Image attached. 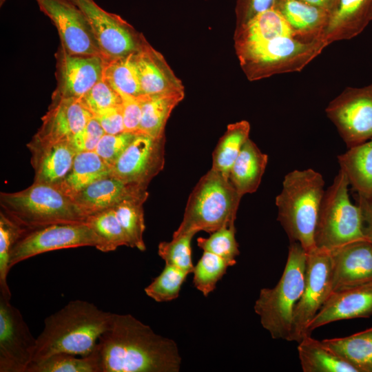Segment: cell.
<instances>
[{"mask_svg":"<svg viewBox=\"0 0 372 372\" xmlns=\"http://www.w3.org/2000/svg\"><path fill=\"white\" fill-rule=\"evenodd\" d=\"M6 0H0L1 6L5 2Z\"/></svg>","mask_w":372,"mask_h":372,"instance_id":"50","label":"cell"},{"mask_svg":"<svg viewBox=\"0 0 372 372\" xmlns=\"http://www.w3.org/2000/svg\"><path fill=\"white\" fill-rule=\"evenodd\" d=\"M80 100L92 115L102 110L121 104L119 93L103 79L95 84Z\"/></svg>","mask_w":372,"mask_h":372,"instance_id":"42","label":"cell"},{"mask_svg":"<svg viewBox=\"0 0 372 372\" xmlns=\"http://www.w3.org/2000/svg\"><path fill=\"white\" fill-rule=\"evenodd\" d=\"M188 273L165 264L161 273L145 288L147 296L156 302H168L177 298Z\"/></svg>","mask_w":372,"mask_h":372,"instance_id":"38","label":"cell"},{"mask_svg":"<svg viewBox=\"0 0 372 372\" xmlns=\"http://www.w3.org/2000/svg\"><path fill=\"white\" fill-rule=\"evenodd\" d=\"M92 117L80 99L52 97L42 124L34 136L48 141L71 142Z\"/></svg>","mask_w":372,"mask_h":372,"instance_id":"16","label":"cell"},{"mask_svg":"<svg viewBox=\"0 0 372 372\" xmlns=\"http://www.w3.org/2000/svg\"><path fill=\"white\" fill-rule=\"evenodd\" d=\"M165 136L153 137L137 132L111 166V175L123 182L147 189L150 181L163 169Z\"/></svg>","mask_w":372,"mask_h":372,"instance_id":"11","label":"cell"},{"mask_svg":"<svg viewBox=\"0 0 372 372\" xmlns=\"http://www.w3.org/2000/svg\"><path fill=\"white\" fill-rule=\"evenodd\" d=\"M184 95V91H178L139 96L141 118L138 132L153 137L165 136L167 121Z\"/></svg>","mask_w":372,"mask_h":372,"instance_id":"23","label":"cell"},{"mask_svg":"<svg viewBox=\"0 0 372 372\" xmlns=\"http://www.w3.org/2000/svg\"><path fill=\"white\" fill-rule=\"evenodd\" d=\"M134 55L105 61L103 79L118 92L138 97L143 94Z\"/></svg>","mask_w":372,"mask_h":372,"instance_id":"32","label":"cell"},{"mask_svg":"<svg viewBox=\"0 0 372 372\" xmlns=\"http://www.w3.org/2000/svg\"><path fill=\"white\" fill-rule=\"evenodd\" d=\"M332 260L329 251L316 247L307 253L304 287L294 309L289 342L309 335L307 328L332 292Z\"/></svg>","mask_w":372,"mask_h":372,"instance_id":"9","label":"cell"},{"mask_svg":"<svg viewBox=\"0 0 372 372\" xmlns=\"http://www.w3.org/2000/svg\"><path fill=\"white\" fill-rule=\"evenodd\" d=\"M322 176L312 169L287 174L276 197L278 220L290 242H299L307 253L316 248L314 235L324 194Z\"/></svg>","mask_w":372,"mask_h":372,"instance_id":"3","label":"cell"},{"mask_svg":"<svg viewBox=\"0 0 372 372\" xmlns=\"http://www.w3.org/2000/svg\"><path fill=\"white\" fill-rule=\"evenodd\" d=\"M275 0H238L237 13L245 21L273 6Z\"/></svg>","mask_w":372,"mask_h":372,"instance_id":"47","label":"cell"},{"mask_svg":"<svg viewBox=\"0 0 372 372\" xmlns=\"http://www.w3.org/2000/svg\"><path fill=\"white\" fill-rule=\"evenodd\" d=\"M105 134L99 123L92 117L85 126L74 136L71 143L77 152L94 151Z\"/></svg>","mask_w":372,"mask_h":372,"instance_id":"44","label":"cell"},{"mask_svg":"<svg viewBox=\"0 0 372 372\" xmlns=\"http://www.w3.org/2000/svg\"><path fill=\"white\" fill-rule=\"evenodd\" d=\"M34 172V183L57 187L70 172L77 152L68 141H48L33 136L27 144Z\"/></svg>","mask_w":372,"mask_h":372,"instance_id":"17","label":"cell"},{"mask_svg":"<svg viewBox=\"0 0 372 372\" xmlns=\"http://www.w3.org/2000/svg\"><path fill=\"white\" fill-rule=\"evenodd\" d=\"M234 265V262L219 256L204 251L194 267V287L204 296H208L215 289L217 282L225 274L227 268Z\"/></svg>","mask_w":372,"mask_h":372,"instance_id":"36","label":"cell"},{"mask_svg":"<svg viewBox=\"0 0 372 372\" xmlns=\"http://www.w3.org/2000/svg\"><path fill=\"white\" fill-rule=\"evenodd\" d=\"M306 262V251L299 242H291L279 281L272 288L261 289L256 300L254 311L273 339L289 340L294 309L304 287Z\"/></svg>","mask_w":372,"mask_h":372,"instance_id":"5","label":"cell"},{"mask_svg":"<svg viewBox=\"0 0 372 372\" xmlns=\"http://www.w3.org/2000/svg\"><path fill=\"white\" fill-rule=\"evenodd\" d=\"M25 228L18 224L5 212L0 211V294L10 299L11 292L8 276L11 269L10 256L15 243Z\"/></svg>","mask_w":372,"mask_h":372,"instance_id":"35","label":"cell"},{"mask_svg":"<svg viewBox=\"0 0 372 372\" xmlns=\"http://www.w3.org/2000/svg\"><path fill=\"white\" fill-rule=\"evenodd\" d=\"M333 291L372 281V243L355 241L330 251Z\"/></svg>","mask_w":372,"mask_h":372,"instance_id":"18","label":"cell"},{"mask_svg":"<svg viewBox=\"0 0 372 372\" xmlns=\"http://www.w3.org/2000/svg\"><path fill=\"white\" fill-rule=\"evenodd\" d=\"M298 344V358L304 372H357L322 340L311 335L304 336Z\"/></svg>","mask_w":372,"mask_h":372,"instance_id":"26","label":"cell"},{"mask_svg":"<svg viewBox=\"0 0 372 372\" xmlns=\"http://www.w3.org/2000/svg\"><path fill=\"white\" fill-rule=\"evenodd\" d=\"M1 210L26 229L87 220L74 201L59 188L34 183L16 192L0 193Z\"/></svg>","mask_w":372,"mask_h":372,"instance_id":"6","label":"cell"},{"mask_svg":"<svg viewBox=\"0 0 372 372\" xmlns=\"http://www.w3.org/2000/svg\"><path fill=\"white\" fill-rule=\"evenodd\" d=\"M372 18V0H339L329 18V28L348 25L360 28Z\"/></svg>","mask_w":372,"mask_h":372,"instance_id":"39","label":"cell"},{"mask_svg":"<svg viewBox=\"0 0 372 372\" xmlns=\"http://www.w3.org/2000/svg\"><path fill=\"white\" fill-rule=\"evenodd\" d=\"M93 117L99 123L105 134H116L125 132L121 104L102 110Z\"/></svg>","mask_w":372,"mask_h":372,"instance_id":"46","label":"cell"},{"mask_svg":"<svg viewBox=\"0 0 372 372\" xmlns=\"http://www.w3.org/2000/svg\"><path fill=\"white\" fill-rule=\"evenodd\" d=\"M110 175V167L95 151L77 152L70 172L56 187L71 198L89 185Z\"/></svg>","mask_w":372,"mask_h":372,"instance_id":"24","label":"cell"},{"mask_svg":"<svg viewBox=\"0 0 372 372\" xmlns=\"http://www.w3.org/2000/svg\"><path fill=\"white\" fill-rule=\"evenodd\" d=\"M322 341L357 372H372V327L346 337Z\"/></svg>","mask_w":372,"mask_h":372,"instance_id":"27","label":"cell"},{"mask_svg":"<svg viewBox=\"0 0 372 372\" xmlns=\"http://www.w3.org/2000/svg\"><path fill=\"white\" fill-rule=\"evenodd\" d=\"M331 113L349 148L366 141L372 137V87L342 101Z\"/></svg>","mask_w":372,"mask_h":372,"instance_id":"19","label":"cell"},{"mask_svg":"<svg viewBox=\"0 0 372 372\" xmlns=\"http://www.w3.org/2000/svg\"><path fill=\"white\" fill-rule=\"evenodd\" d=\"M356 204L361 211L363 234L366 240L372 243V197L357 194Z\"/></svg>","mask_w":372,"mask_h":372,"instance_id":"48","label":"cell"},{"mask_svg":"<svg viewBox=\"0 0 372 372\" xmlns=\"http://www.w3.org/2000/svg\"><path fill=\"white\" fill-rule=\"evenodd\" d=\"M195 234L188 233L172 237L169 242H161L158 254L165 264L172 265L188 273L193 272L192 240Z\"/></svg>","mask_w":372,"mask_h":372,"instance_id":"40","label":"cell"},{"mask_svg":"<svg viewBox=\"0 0 372 372\" xmlns=\"http://www.w3.org/2000/svg\"><path fill=\"white\" fill-rule=\"evenodd\" d=\"M10 300L0 294V372H27L37 338Z\"/></svg>","mask_w":372,"mask_h":372,"instance_id":"12","label":"cell"},{"mask_svg":"<svg viewBox=\"0 0 372 372\" xmlns=\"http://www.w3.org/2000/svg\"><path fill=\"white\" fill-rule=\"evenodd\" d=\"M372 315V281L332 291L309 323L307 332L343 320L366 318Z\"/></svg>","mask_w":372,"mask_h":372,"instance_id":"15","label":"cell"},{"mask_svg":"<svg viewBox=\"0 0 372 372\" xmlns=\"http://www.w3.org/2000/svg\"><path fill=\"white\" fill-rule=\"evenodd\" d=\"M197 243L204 251L214 254L236 263V257L240 251L236 239L235 224L216 230L208 238H198Z\"/></svg>","mask_w":372,"mask_h":372,"instance_id":"41","label":"cell"},{"mask_svg":"<svg viewBox=\"0 0 372 372\" xmlns=\"http://www.w3.org/2000/svg\"><path fill=\"white\" fill-rule=\"evenodd\" d=\"M105 244V252L120 246L130 247L125 232L117 219L113 207L89 216L85 221Z\"/></svg>","mask_w":372,"mask_h":372,"instance_id":"37","label":"cell"},{"mask_svg":"<svg viewBox=\"0 0 372 372\" xmlns=\"http://www.w3.org/2000/svg\"><path fill=\"white\" fill-rule=\"evenodd\" d=\"M244 47L247 58L258 64L273 63L286 59L304 48V45L292 37H280L245 44Z\"/></svg>","mask_w":372,"mask_h":372,"instance_id":"33","label":"cell"},{"mask_svg":"<svg viewBox=\"0 0 372 372\" xmlns=\"http://www.w3.org/2000/svg\"><path fill=\"white\" fill-rule=\"evenodd\" d=\"M250 126L241 121L227 126L212 153L211 169L229 178V174L243 145L249 138Z\"/></svg>","mask_w":372,"mask_h":372,"instance_id":"28","label":"cell"},{"mask_svg":"<svg viewBox=\"0 0 372 372\" xmlns=\"http://www.w3.org/2000/svg\"><path fill=\"white\" fill-rule=\"evenodd\" d=\"M143 196H148L147 189L128 185L110 175L89 185L71 199L88 217L114 207L123 200Z\"/></svg>","mask_w":372,"mask_h":372,"instance_id":"20","label":"cell"},{"mask_svg":"<svg viewBox=\"0 0 372 372\" xmlns=\"http://www.w3.org/2000/svg\"><path fill=\"white\" fill-rule=\"evenodd\" d=\"M60 353L33 362L27 372H102L97 349L87 356Z\"/></svg>","mask_w":372,"mask_h":372,"instance_id":"31","label":"cell"},{"mask_svg":"<svg viewBox=\"0 0 372 372\" xmlns=\"http://www.w3.org/2000/svg\"><path fill=\"white\" fill-rule=\"evenodd\" d=\"M118 93L121 97L125 132L137 133L141 118V105L138 96Z\"/></svg>","mask_w":372,"mask_h":372,"instance_id":"45","label":"cell"},{"mask_svg":"<svg viewBox=\"0 0 372 372\" xmlns=\"http://www.w3.org/2000/svg\"><path fill=\"white\" fill-rule=\"evenodd\" d=\"M143 94L184 91L162 54L147 41L134 55Z\"/></svg>","mask_w":372,"mask_h":372,"instance_id":"21","label":"cell"},{"mask_svg":"<svg viewBox=\"0 0 372 372\" xmlns=\"http://www.w3.org/2000/svg\"><path fill=\"white\" fill-rule=\"evenodd\" d=\"M242 196L227 177L211 168L191 192L172 237L200 231L211 234L235 224Z\"/></svg>","mask_w":372,"mask_h":372,"instance_id":"4","label":"cell"},{"mask_svg":"<svg viewBox=\"0 0 372 372\" xmlns=\"http://www.w3.org/2000/svg\"><path fill=\"white\" fill-rule=\"evenodd\" d=\"M349 180L340 169L324 192L316 223V247L332 251L347 244L366 240L362 227L361 211L349 198Z\"/></svg>","mask_w":372,"mask_h":372,"instance_id":"7","label":"cell"},{"mask_svg":"<svg viewBox=\"0 0 372 372\" xmlns=\"http://www.w3.org/2000/svg\"><path fill=\"white\" fill-rule=\"evenodd\" d=\"M267 162L268 156L248 138L229 174V181L241 196L258 189Z\"/></svg>","mask_w":372,"mask_h":372,"instance_id":"22","label":"cell"},{"mask_svg":"<svg viewBox=\"0 0 372 372\" xmlns=\"http://www.w3.org/2000/svg\"><path fill=\"white\" fill-rule=\"evenodd\" d=\"M284 16L293 28L308 30L320 25L331 12L300 0H275L273 6Z\"/></svg>","mask_w":372,"mask_h":372,"instance_id":"34","label":"cell"},{"mask_svg":"<svg viewBox=\"0 0 372 372\" xmlns=\"http://www.w3.org/2000/svg\"><path fill=\"white\" fill-rule=\"evenodd\" d=\"M39 9L53 22L61 45L68 52L101 55L90 22L71 0H35Z\"/></svg>","mask_w":372,"mask_h":372,"instance_id":"13","label":"cell"},{"mask_svg":"<svg viewBox=\"0 0 372 372\" xmlns=\"http://www.w3.org/2000/svg\"><path fill=\"white\" fill-rule=\"evenodd\" d=\"M85 14L105 61L136 54L146 39L119 15L107 12L94 0H71Z\"/></svg>","mask_w":372,"mask_h":372,"instance_id":"10","label":"cell"},{"mask_svg":"<svg viewBox=\"0 0 372 372\" xmlns=\"http://www.w3.org/2000/svg\"><path fill=\"white\" fill-rule=\"evenodd\" d=\"M136 133L123 132L116 134H105L95 152L111 167L134 138Z\"/></svg>","mask_w":372,"mask_h":372,"instance_id":"43","label":"cell"},{"mask_svg":"<svg viewBox=\"0 0 372 372\" xmlns=\"http://www.w3.org/2000/svg\"><path fill=\"white\" fill-rule=\"evenodd\" d=\"M245 44L262 42L280 37H292L293 28L274 7L260 12L244 25Z\"/></svg>","mask_w":372,"mask_h":372,"instance_id":"29","label":"cell"},{"mask_svg":"<svg viewBox=\"0 0 372 372\" xmlns=\"http://www.w3.org/2000/svg\"><path fill=\"white\" fill-rule=\"evenodd\" d=\"M338 159L357 194L372 197V140L350 147Z\"/></svg>","mask_w":372,"mask_h":372,"instance_id":"25","label":"cell"},{"mask_svg":"<svg viewBox=\"0 0 372 372\" xmlns=\"http://www.w3.org/2000/svg\"><path fill=\"white\" fill-rule=\"evenodd\" d=\"M55 56L57 84L52 97L80 99L103 79L105 61L100 55L71 54L60 45Z\"/></svg>","mask_w":372,"mask_h":372,"instance_id":"14","label":"cell"},{"mask_svg":"<svg viewBox=\"0 0 372 372\" xmlns=\"http://www.w3.org/2000/svg\"><path fill=\"white\" fill-rule=\"evenodd\" d=\"M96 349L102 372H178L180 369L176 343L131 314L113 313Z\"/></svg>","mask_w":372,"mask_h":372,"instance_id":"1","label":"cell"},{"mask_svg":"<svg viewBox=\"0 0 372 372\" xmlns=\"http://www.w3.org/2000/svg\"><path fill=\"white\" fill-rule=\"evenodd\" d=\"M113 313L92 302L75 300L47 317L37 338L32 362L65 353L87 356L96 349L101 336L110 327Z\"/></svg>","mask_w":372,"mask_h":372,"instance_id":"2","label":"cell"},{"mask_svg":"<svg viewBox=\"0 0 372 372\" xmlns=\"http://www.w3.org/2000/svg\"><path fill=\"white\" fill-rule=\"evenodd\" d=\"M148 196L123 200L113 209L130 242V247L143 251L146 247L143 240L145 231L143 203Z\"/></svg>","mask_w":372,"mask_h":372,"instance_id":"30","label":"cell"},{"mask_svg":"<svg viewBox=\"0 0 372 372\" xmlns=\"http://www.w3.org/2000/svg\"><path fill=\"white\" fill-rule=\"evenodd\" d=\"M87 246L105 252L104 242L85 222L25 228L12 250L10 267L45 252Z\"/></svg>","mask_w":372,"mask_h":372,"instance_id":"8","label":"cell"},{"mask_svg":"<svg viewBox=\"0 0 372 372\" xmlns=\"http://www.w3.org/2000/svg\"><path fill=\"white\" fill-rule=\"evenodd\" d=\"M309 5L333 12L339 0H300Z\"/></svg>","mask_w":372,"mask_h":372,"instance_id":"49","label":"cell"}]
</instances>
